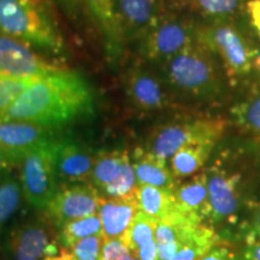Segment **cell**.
Listing matches in <instances>:
<instances>
[{
	"instance_id": "9a60e30c",
	"label": "cell",
	"mask_w": 260,
	"mask_h": 260,
	"mask_svg": "<svg viewBox=\"0 0 260 260\" xmlns=\"http://www.w3.org/2000/svg\"><path fill=\"white\" fill-rule=\"evenodd\" d=\"M125 41L138 42L164 14L160 0H113Z\"/></svg>"
},
{
	"instance_id": "ac0fdd59",
	"label": "cell",
	"mask_w": 260,
	"mask_h": 260,
	"mask_svg": "<svg viewBox=\"0 0 260 260\" xmlns=\"http://www.w3.org/2000/svg\"><path fill=\"white\" fill-rule=\"evenodd\" d=\"M174 204L177 209L193 218L204 222L210 220V201L207 190V177L205 171L193 175L189 181L178 184L172 191Z\"/></svg>"
},
{
	"instance_id": "9c48e42d",
	"label": "cell",
	"mask_w": 260,
	"mask_h": 260,
	"mask_svg": "<svg viewBox=\"0 0 260 260\" xmlns=\"http://www.w3.org/2000/svg\"><path fill=\"white\" fill-rule=\"evenodd\" d=\"M102 195L87 182L64 183L42 212L53 225L61 226L71 220L93 216L99 211Z\"/></svg>"
},
{
	"instance_id": "ffe728a7",
	"label": "cell",
	"mask_w": 260,
	"mask_h": 260,
	"mask_svg": "<svg viewBox=\"0 0 260 260\" xmlns=\"http://www.w3.org/2000/svg\"><path fill=\"white\" fill-rule=\"evenodd\" d=\"M155 220L138 211L122 240L138 260H158Z\"/></svg>"
},
{
	"instance_id": "4dcf8cb0",
	"label": "cell",
	"mask_w": 260,
	"mask_h": 260,
	"mask_svg": "<svg viewBox=\"0 0 260 260\" xmlns=\"http://www.w3.org/2000/svg\"><path fill=\"white\" fill-rule=\"evenodd\" d=\"M132 255L122 239L104 240L100 260H129Z\"/></svg>"
},
{
	"instance_id": "f1b7e54d",
	"label": "cell",
	"mask_w": 260,
	"mask_h": 260,
	"mask_svg": "<svg viewBox=\"0 0 260 260\" xmlns=\"http://www.w3.org/2000/svg\"><path fill=\"white\" fill-rule=\"evenodd\" d=\"M37 79H21L0 75V122H3L5 113L15 100Z\"/></svg>"
},
{
	"instance_id": "44dd1931",
	"label": "cell",
	"mask_w": 260,
	"mask_h": 260,
	"mask_svg": "<svg viewBox=\"0 0 260 260\" xmlns=\"http://www.w3.org/2000/svg\"><path fill=\"white\" fill-rule=\"evenodd\" d=\"M132 160L125 151H102L96 153L89 183L103 195L107 188L116 183L122 176L126 164Z\"/></svg>"
},
{
	"instance_id": "6da1fadb",
	"label": "cell",
	"mask_w": 260,
	"mask_h": 260,
	"mask_svg": "<svg viewBox=\"0 0 260 260\" xmlns=\"http://www.w3.org/2000/svg\"><path fill=\"white\" fill-rule=\"evenodd\" d=\"M93 107V92L86 80L73 71L58 69L29 84L10 106L3 122L23 121L54 129L90 115Z\"/></svg>"
},
{
	"instance_id": "d4e9b609",
	"label": "cell",
	"mask_w": 260,
	"mask_h": 260,
	"mask_svg": "<svg viewBox=\"0 0 260 260\" xmlns=\"http://www.w3.org/2000/svg\"><path fill=\"white\" fill-rule=\"evenodd\" d=\"M234 122L247 134L260 140V88L232 109Z\"/></svg>"
},
{
	"instance_id": "7a4b0ae2",
	"label": "cell",
	"mask_w": 260,
	"mask_h": 260,
	"mask_svg": "<svg viewBox=\"0 0 260 260\" xmlns=\"http://www.w3.org/2000/svg\"><path fill=\"white\" fill-rule=\"evenodd\" d=\"M158 67L165 84L190 99L207 102L225 90L222 65L198 42Z\"/></svg>"
},
{
	"instance_id": "74e56055",
	"label": "cell",
	"mask_w": 260,
	"mask_h": 260,
	"mask_svg": "<svg viewBox=\"0 0 260 260\" xmlns=\"http://www.w3.org/2000/svg\"><path fill=\"white\" fill-rule=\"evenodd\" d=\"M253 73H255L258 79L260 80V61L254 60V65H253Z\"/></svg>"
},
{
	"instance_id": "7c38bea8",
	"label": "cell",
	"mask_w": 260,
	"mask_h": 260,
	"mask_svg": "<svg viewBox=\"0 0 260 260\" xmlns=\"http://www.w3.org/2000/svg\"><path fill=\"white\" fill-rule=\"evenodd\" d=\"M53 138L54 130L47 126L23 121L0 122V149L17 164L31 149Z\"/></svg>"
},
{
	"instance_id": "1f68e13d",
	"label": "cell",
	"mask_w": 260,
	"mask_h": 260,
	"mask_svg": "<svg viewBox=\"0 0 260 260\" xmlns=\"http://www.w3.org/2000/svg\"><path fill=\"white\" fill-rule=\"evenodd\" d=\"M199 260H236V256L233 249L225 243H223L222 240H219Z\"/></svg>"
},
{
	"instance_id": "4fadbf2b",
	"label": "cell",
	"mask_w": 260,
	"mask_h": 260,
	"mask_svg": "<svg viewBox=\"0 0 260 260\" xmlns=\"http://www.w3.org/2000/svg\"><path fill=\"white\" fill-rule=\"evenodd\" d=\"M96 153L75 140L57 138L54 148V161L58 180L75 183H89Z\"/></svg>"
},
{
	"instance_id": "5bb4252c",
	"label": "cell",
	"mask_w": 260,
	"mask_h": 260,
	"mask_svg": "<svg viewBox=\"0 0 260 260\" xmlns=\"http://www.w3.org/2000/svg\"><path fill=\"white\" fill-rule=\"evenodd\" d=\"M46 218L31 220L16 228L9 237L11 260H42L47 246L58 239Z\"/></svg>"
},
{
	"instance_id": "f35d334b",
	"label": "cell",
	"mask_w": 260,
	"mask_h": 260,
	"mask_svg": "<svg viewBox=\"0 0 260 260\" xmlns=\"http://www.w3.org/2000/svg\"><path fill=\"white\" fill-rule=\"evenodd\" d=\"M67 2H68V4H69V5L71 6V8H73V9H77V8H79L81 0H67Z\"/></svg>"
},
{
	"instance_id": "2e32d148",
	"label": "cell",
	"mask_w": 260,
	"mask_h": 260,
	"mask_svg": "<svg viewBox=\"0 0 260 260\" xmlns=\"http://www.w3.org/2000/svg\"><path fill=\"white\" fill-rule=\"evenodd\" d=\"M86 3L103 37L107 60L112 67H117L122 60L126 41L115 3L113 0H86Z\"/></svg>"
},
{
	"instance_id": "cb8c5ba5",
	"label": "cell",
	"mask_w": 260,
	"mask_h": 260,
	"mask_svg": "<svg viewBox=\"0 0 260 260\" xmlns=\"http://www.w3.org/2000/svg\"><path fill=\"white\" fill-rule=\"evenodd\" d=\"M186 4L198 14L213 21H232L239 15L248 0H184Z\"/></svg>"
},
{
	"instance_id": "f546056e",
	"label": "cell",
	"mask_w": 260,
	"mask_h": 260,
	"mask_svg": "<svg viewBox=\"0 0 260 260\" xmlns=\"http://www.w3.org/2000/svg\"><path fill=\"white\" fill-rule=\"evenodd\" d=\"M103 242V235H94L80 240L69 249L73 260H99Z\"/></svg>"
},
{
	"instance_id": "52a82bcc",
	"label": "cell",
	"mask_w": 260,
	"mask_h": 260,
	"mask_svg": "<svg viewBox=\"0 0 260 260\" xmlns=\"http://www.w3.org/2000/svg\"><path fill=\"white\" fill-rule=\"evenodd\" d=\"M56 138L31 149L21 161L22 194L29 205L44 211L58 189L54 161Z\"/></svg>"
},
{
	"instance_id": "277c9868",
	"label": "cell",
	"mask_w": 260,
	"mask_h": 260,
	"mask_svg": "<svg viewBox=\"0 0 260 260\" xmlns=\"http://www.w3.org/2000/svg\"><path fill=\"white\" fill-rule=\"evenodd\" d=\"M197 42L220 61L229 77L240 79L253 73L255 47L232 21L197 24Z\"/></svg>"
},
{
	"instance_id": "8fae6325",
	"label": "cell",
	"mask_w": 260,
	"mask_h": 260,
	"mask_svg": "<svg viewBox=\"0 0 260 260\" xmlns=\"http://www.w3.org/2000/svg\"><path fill=\"white\" fill-rule=\"evenodd\" d=\"M124 89L132 105L142 112L159 111L168 105L164 80L145 65L135 64L126 70Z\"/></svg>"
},
{
	"instance_id": "ab89813d",
	"label": "cell",
	"mask_w": 260,
	"mask_h": 260,
	"mask_svg": "<svg viewBox=\"0 0 260 260\" xmlns=\"http://www.w3.org/2000/svg\"><path fill=\"white\" fill-rule=\"evenodd\" d=\"M129 260H138V259H136L134 255H132V256H130V259H129Z\"/></svg>"
},
{
	"instance_id": "3957f363",
	"label": "cell",
	"mask_w": 260,
	"mask_h": 260,
	"mask_svg": "<svg viewBox=\"0 0 260 260\" xmlns=\"http://www.w3.org/2000/svg\"><path fill=\"white\" fill-rule=\"evenodd\" d=\"M0 31L50 53L64 51L63 37L46 0H0Z\"/></svg>"
},
{
	"instance_id": "d6a6232c",
	"label": "cell",
	"mask_w": 260,
	"mask_h": 260,
	"mask_svg": "<svg viewBox=\"0 0 260 260\" xmlns=\"http://www.w3.org/2000/svg\"><path fill=\"white\" fill-rule=\"evenodd\" d=\"M246 10L252 27L255 29L260 37V0H248L246 4Z\"/></svg>"
},
{
	"instance_id": "d590c367",
	"label": "cell",
	"mask_w": 260,
	"mask_h": 260,
	"mask_svg": "<svg viewBox=\"0 0 260 260\" xmlns=\"http://www.w3.org/2000/svg\"><path fill=\"white\" fill-rule=\"evenodd\" d=\"M12 165H17V162L10 157L8 153H5L3 149H0V175H2V172L5 171L6 169L11 168Z\"/></svg>"
},
{
	"instance_id": "d6986e66",
	"label": "cell",
	"mask_w": 260,
	"mask_h": 260,
	"mask_svg": "<svg viewBox=\"0 0 260 260\" xmlns=\"http://www.w3.org/2000/svg\"><path fill=\"white\" fill-rule=\"evenodd\" d=\"M138 184L174 191L180 181L172 174L168 161L155 157L145 148H136L132 157Z\"/></svg>"
},
{
	"instance_id": "8d00e7d4",
	"label": "cell",
	"mask_w": 260,
	"mask_h": 260,
	"mask_svg": "<svg viewBox=\"0 0 260 260\" xmlns=\"http://www.w3.org/2000/svg\"><path fill=\"white\" fill-rule=\"evenodd\" d=\"M42 260H73V255H71L70 251L61 248V251L58 253V254L51 255V256H45Z\"/></svg>"
},
{
	"instance_id": "484cf974",
	"label": "cell",
	"mask_w": 260,
	"mask_h": 260,
	"mask_svg": "<svg viewBox=\"0 0 260 260\" xmlns=\"http://www.w3.org/2000/svg\"><path fill=\"white\" fill-rule=\"evenodd\" d=\"M102 220L99 214L84 217V218L71 220L60 226V233L58 235V242L61 248L69 249L80 240L94 235H103Z\"/></svg>"
},
{
	"instance_id": "83f0119b",
	"label": "cell",
	"mask_w": 260,
	"mask_h": 260,
	"mask_svg": "<svg viewBox=\"0 0 260 260\" xmlns=\"http://www.w3.org/2000/svg\"><path fill=\"white\" fill-rule=\"evenodd\" d=\"M21 182L14 176H5L0 181V229L17 211L21 203Z\"/></svg>"
},
{
	"instance_id": "e575fe53",
	"label": "cell",
	"mask_w": 260,
	"mask_h": 260,
	"mask_svg": "<svg viewBox=\"0 0 260 260\" xmlns=\"http://www.w3.org/2000/svg\"><path fill=\"white\" fill-rule=\"evenodd\" d=\"M243 260H260V239L246 243Z\"/></svg>"
},
{
	"instance_id": "7402d4cb",
	"label": "cell",
	"mask_w": 260,
	"mask_h": 260,
	"mask_svg": "<svg viewBox=\"0 0 260 260\" xmlns=\"http://www.w3.org/2000/svg\"><path fill=\"white\" fill-rule=\"evenodd\" d=\"M214 146L212 145H188L178 149L172 157L169 159L174 176L178 181L184 177L193 176L200 172L210 154L212 153Z\"/></svg>"
},
{
	"instance_id": "836d02e7",
	"label": "cell",
	"mask_w": 260,
	"mask_h": 260,
	"mask_svg": "<svg viewBox=\"0 0 260 260\" xmlns=\"http://www.w3.org/2000/svg\"><path fill=\"white\" fill-rule=\"evenodd\" d=\"M259 239H260V205L258 210L255 211L251 225H249L248 230H247L246 233L245 243L255 241V240H259Z\"/></svg>"
},
{
	"instance_id": "60d3db41",
	"label": "cell",
	"mask_w": 260,
	"mask_h": 260,
	"mask_svg": "<svg viewBox=\"0 0 260 260\" xmlns=\"http://www.w3.org/2000/svg\"><path fill=\"white\" fill-rule=\"evenodd\" d=\"M99 260H100V259H99Z\"/></svg>"
},
{
	"instance_id": "4316f807",
	"label": "cell",
	"mask_w": 260,
	"mask_h": 260,
	"mask_svg": "<svg viewBox=\"0 0 260 260\" xmlns=\"http://www.w3.org/2000/svg\"><path fill=\"white\" fill-rule=\"evenodd\" d=\"M220 240L218 234L209 224H203L193 236L169 260H199Z\"/></svg>"
},
{
	"instance_id": "5b68a950",
	"label": "cell",
	"mask_w": 260,
	"mask_h": 260,
	"mask_svg": "<svg viewBox=\"0 0 260 260\" xmlns=\"http://www.w3.org/2000/svg\"><path fill=\"white\" fill-rule=\"evenodd\" d=\"M225 126L226 122L220 118H195L164 123L152 130L145 149L168 161L184 146H216Z\"/></svg>"
},
{
	"instance_id": "ba28073f",
	"label": "cell",
	"mask_w": 260,
	"mask_h": 260,
	"mask_svg": "<svg viewBox=\"0 0 260 260\" xmlns=\"http://www.w3.org/2000/svg\"><path fill=\"white\" fill-rule=\"evenodd\" d=\"M205 174L211 207L210 222L214 225L234 223L241 207L242 175L220 164L210 167Z\"/></svg>"
},
{
	"instance_id": "8992f818",
	"label": "cell",
	"mask_w": 260,
	"mask_h": 260,
	"mask_svg": "<svg viewBox=\"0 0 260 260\" xmlns=\"http://www.w3.org/2000/svg\"><path fill=\"white\" fill-rule=\"evenodd\" d=\"M136 44L146 61L160 65L197 44V24L162 14Z\"/></svg>"
},
{
	"instance_id": "603a6c76",
	"label": "cell",
	"mask_w": 260,
	"mask_h": 260,
	"mask_svg": "<svg viewBox=\"0 0 260 260\" xmlns=\"http://www.w3.org/2000/svg\"><path fill=\"white\" fill-rule=\"evenodd\" d=\"M135 198L140 212L145 213L155 222L165 218L174 204L172 191L144 184H139L136 188Z\"/></svg>"
},
{
	"instance_id": "30bf717a",
	"label": "cell",
	"mask_w": 260,
	"mask_h": 260,
	"mask_svg": "<svg viewBox=\"0 0 260 260\" xmlns=\"http://www.w3.org/2000/svg\"><path fill=\"white\" fill-rule=\"evenodd\" d=\"M60 69L38 54L25 42L0 31V75L37 79Z\"/></svg>"
},
{
	"instance_id": "e0dca14e",
	"label": "cell",
	"mask_w": 260,
	"mask_h": 260,
	"mask_svg": "<svg viewBox=\"0 0 260 260\" xmlns=\"http://www.w3.org/2000/svg\"><path fill=\"white\" fill-rule=\"evenodd\" d=\"M135 193L123 198H104L98 214L102 220L104 240L122 239L138 213Z\"/></svg>"
}]
</instances>
